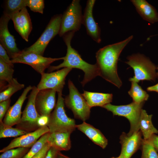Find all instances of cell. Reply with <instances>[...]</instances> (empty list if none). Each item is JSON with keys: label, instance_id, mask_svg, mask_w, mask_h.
Here are the masks:
<instances>
[{"label": "cell", "instance_id": "4", "mask_svg": "<svg viewBox=\"0 0 158 158\" xmlns=\"http://www.w3.org/2000/svg\"><path fill=\"white\" fill-rule=\"evenodd\" d=\"M126 63L134 70L135 75L130 78V81L137 83L145 80L155 81L157 77L156 67L150 60L140 54H134L129 56Z\"/></svg>", "mask_w": 158, "mask_h": 158}, {"label": "cell", "instance_id": "28", "mask_svg": "<svg viewBox=\"0 0 158 158\" xmlns=\"http://www.w3.org/2000/svg\"><path fill=\"white\" fill-rule=\"evenodd\" d=\"M27 133V132L23 130L7 126L3 122L0 123V138L20 136Z\"/></svg>", "mask_w": 158, "mask_h": 158}, {"label": "cell", "instance_id": "1", "mask_svg": "<svg viewBox=\"0 0 158 158\" xmlns=\"http://www.w3.org/2000/svg\"><path fill=\"white\" fill-rule=\"evenodd\" d=\"M132 35L120 42L100 49L96 54L99 75L119 88L122 83L117 72V64L120 55L132 39Z\"/></svg>", "mask_w": 158, "mask_h": 158}, {"label": "cell", "instance_id": "21", "mask_svg": "<svg viewBox=\"0 0 158 158\" xmlns=\"http://www.w3.org/2000/svg\"><path fill=\"white\" fill-rule=\"evenodd\" d=\"M71 133L62 132L50 133L47 142L51 147L59 151L68 150L71 147Z\"/></svg>", "mask_w": 158, "mask_h": 158}, {"label": "cell", "instance_id": "17", "mask_svg": "<svg viewBox=\"0 0 158 158\" xmlns=\"http://www.w3.org/2000/svg\"><path fill=\"white\" fill-rule=\"evenodd\" d=\"M32 88V86L31 85L25 88L16 103L9 107L3 120L4 124L12 127L19 123L21 117V108L23 104L27 98L28 94Z\"/></svg>", "mask_w": 158, "mask_h": 158}, {"label": "cell", "instance_id": "40", "mask_svg": "<svg viewBox=\"0 0 158 158\" xmlns=\"http://www.w3.org/2000/svg\"><path fill=\"white\" fill-rule=\"evenodd\" d=\"M57 158H70V157L61 153L60 151L58 152Z\"/></svg>", "mask_w": 158, "mask_h": 158}, {"label": "cell", "instance_id": "9", "mask_svg": "<svg viewBox=\"0 0 158 158\" xmlns=\"http://www.w3.org/2000/svg\"><path fill=\"white\" fill-rule=\"evenodd\" d=\"M62 17V15L60 14L54 16L52 18L37 41L30 47L24 50L43 56L49 42L57 34H59Z\"/></svg>", "mask_w": 158, "mask_h": 158}, {"label": "cell", "instance_id": "15", "mask_svg": "<svg viewBox=\"0 0 158 158\" xmlns=\"http://www.w3.org/2000/svg\"><path fill=\"white\" fill-rule=\"evenodd\" d=\"M11 19L4 14L0 19V44L6 50L11 59L21 51L18 48L15 39L9 31L8 24Z\"/></svg>", "mask_w": 158, "mask_h": 158}, {"label": "cell", "instance_id": "33", "mask_svg": "<svg viewBox=\"0 0 158 158\" xmlns=\"http://www.w3.org/2000/svg\"><path fill=\"white\" fill-rule=\"evenodd\" d=\"M11 102V99L0 102V123L3 119L9 108Z\"/></svg>", "mask_w": 158, "mask_h": 158}, {"label": "cell", "instance_id": "13", "mask_svg": "<svg viewBox=\"0 0 158 158\" xmlns=\"http://www.w3.org/2000/svg\"><path fill=\"white\" fill-rule=\"evenodd\" d=\"M140 130L130 135L125 132L120 137L121 151L119 157L120 158H130L139 149L141 148L143 139Z\"/></svg>", "mask_w": 158, "mask_h": 158}, {"label": "cell", "instance_id": "16", "mask_svg": "<svg viewBox=\"0 0 158 158\" xmlns=\"http://www.w3.org/2000/svg\"><path fill=\"white\" fill-rule=\"evenodd\" d=\"M95 2V0L87 1L83 17L82 23L85 26L87 34L97 43L101 41L100 29L95 21L93 15V9Z\"/></svg>", "mask_w": 158, "mask_h": 158}, {"label": "cell", "instance_id": "10", "mask_svg": "<svg viewBox=\"0 0 158 158\" xmlns=\"http://www.w3.org/2000/svg\"><path fill=\"white\" fill-rule=\"evenodd\" d=\"M64 57L59 58L46 57L24 50L21 51L11 59L13 64L16 63H24L31 66L41 75L45 73L51 63L60 60H64Z\"/></svg>", "mask_w": 158, "mask_h": 158}, {"label": "cell", "instance_id": "38", "mask_svg": "<svg viewBox=\"0 0 158 158\" xmlns=\"http://www.w3.org/2000/svg\"><path fill=\"white\" fill-rule=\"evenodd\" d=\"M59 151L54 148L50 147L47 151L44 158H57Z\"/></svg>", "mask_w": 158, "mask_h": 158}, {"label": "cell", "instance_id": "41", "mask_svg": "<svg viewBox=\"0 0 158 158\" xmlns=\"http://www.w3.org/2000/svg\"><path fill=\"white\" fill-rule=\"evenodd\" d=\"M157 69L158 72L157 73V77L158 78V67L157 68Z\"/></svg>", "mask_w": 158, "mask_h": 158}, {"label": "cell", "instance_id": "36", "mask_svg": "<svg viewBox=\"0 0 158 158\" xmlns=\"http://www.w3.org/2000/svg\"><path fill=\"white\" fill-rule=\"evenodd\" d=\"M146 140L153 146L158 153V135L156 134H153Z\"/></svg>", "mask_w": 158, "mask_h": 158}, {"label": "cell", "instance_id": "35", "mask_svg": "<svg viewBox=\"0 0 158 158\" xmlns=\"http://www.w3.org/2000/svg\"><path fill=\"white\" fill-rule=\"evenodd\" d=\"M50 147V145L47 142L40 151L32 158H44Z\"/></svg>", "mask_w": 158, "mask_h": 158}, {"label": "cell", "instance_id": "39", "mask_svg": "<svg viewBox=\"0 0 158 158\" xmlns=\"http://www.w3.org/2000/svg\"><path fill=\"white\" fill-rule=\"evenodd\" d=\"M147 90L148 91H155L158 93V83L155 85L148 87Z\"/></svg>", "mask_w": 158, "mask_h": 158}, {"label": "cell", "instance_id": "18", "mask_svg": "<svg viewBox=\"0 0 158 158\" xmlns=\"http://www.w3.org/2000/svg\"><path fill=\"white\" fill-rule=\"evenodd\" d=\"M15 30L26 42L28 41V37L32 29L30 18L26 7L20 11L15 13L11 19Z\"/></svg>", "mask_w": 158, "mask_h": 158}, {"label": "cell", "instance_id": "32", "mask_svg": "<svg viewBox=\"0 0 158 158\" xmlns=\"http://www.w3.org/2000/svg\"><path fill=\"white\" fill-rule=\"evenodd\" d=\"M27 6L31 11L43 14L44 8V1L43 0H26Z\"/></svg>", "mask_w": 158, "mask_h": 158}, {"label": "cell", "instance_id": "7", "mask_svg": "<svg viewBox=\"0 0 158 158\" xmlns=\"http://www.w3.org/2000/svg\"><path fill=\"white\" fill-rule=\"evenodd\" d=\"M39 90L35 86L28 97V101L22 113L19 123L16 125V128L26 131L28 133L35 131L39 128L37 121L41 116L37 112L35 107V99Z\"/></svg>", "mask_w": 158, "mask_h": 158}, {"label": "cell", "instance_id": "34", "mask_svg": "<svg viewBox=\"0 0 158 158\" xmlns=\"http://www.w3.org/2000/svg\"><path fill=\"white\" fill-rule=\"evenodd\" d=\"M0 59L4 62L8 64L12 68H13V63L12 62L10 57L8 54L5 49L0 44Z\"/></svg>", "mask_w": 158, "mask_h": 158}, {"label": "cell", "instance_id": "25", "mask_svg": "<svg viewBox=\"0 0 158 158\" xmlns=\"http://www.w3.org/2000/svg\"><path fill=\"white\" fill-rule=\"evenodd\" d=\"M26 0H8L6 1L4 14L11 19L13 15L26 7Z\"/></svg>", "mask_w": 158, "mask_h": 158}, {"label": "cell", "instance_id": "42", "mask_svg": "<svg viewBox=\"0 0 158 158\" xmlns=\"http://www.w3.org/2000/svg\"><path fill=\"white\" fill-rule=\"evenodd\" d=\"M111 158H120L118 156V157H113Z\"/></svg>", "mask_w": 158, "mask_h": 158}, {"label": "cell", "instance_id": "26", "mask_svg": "<svg viewBox=\"0 0 158 158\" xmlns=\"http://www.w3.org/2000/svg\"><path fill=\"white\" fill-rule=\"evenodd\" d=\"M14 70L13 68L4 62L0 59V80L1 81H6L8 84L15 82L16 78H13Z\"/></svg>", "mask_w": 158, "mask_h": 158}, {"label": "cell", "instance_id": "22", "mask_svg": "<svg viewBox=\"0 0 158 158\" xmlns=\"http://www.w3.org/2000/svg\"><path fill=\"white\" fill-rule=\"evenodd\" d=\"M88 105L91 107L104 106L112 101L111 94L92 92L84 90L82 94Z\"/></svg>", "mask_w": 158, "mask_h": 158}, {"label": "cell", "instance_id": "14", "mask_svg": "<svg viewBox=\"0 0 158 158\" xmlns=\"http://www.w3.org/2000/svg\"><path fill=\"white\" fill-rule=\"evenodd\" d=\"M56 92L51 89L39 91L36 98L35 105L36 110L40 115L49 116L56 104Z\"/></svg>", "mask_w": 158, "mask_h": 158}, {"label": "cell", "instance_id": "6", "mask_svg": "<svg viewBox=\"0 0 158 158\" xmlns=\"http://www.w3.org/2000/svg\"><path fill=\"white\" fill-rule=\"evenodd\" d=\"M144 102L137 103L134 102L125 105H114L110 103L102 107L111 112L113 115L123 116L126 118L130 124V129L127 133L129 135L139 130V121Z\"/></svg>", "mask_w": 158, "mask_h": 158}, {"label": "cell", "instance_id": "5", "mask_svg": "<svg viewBox=\"0 0 158 158\" xmlns=\"http://www.w3.org/2000/svg\"><path fill=\"white\" fill-rule=\"evenodd\" d=\"M68 86L69 93L64 99L65 104L72 111L75 118L85 122L90 117L91 108L70 80Z\"/></svg>", "mask_w": 158, "mask_h": 158}, {"label": "cell", "instance_id": "20", "mask_svg": "<svg viewBox=\"0 0 158 158\" xmlns=\"http://www.w3.org/2000/svg\"><path fill=\"white\" fill-rule=\"evenodd\" d=\"M138 13L144 20L151 23L158 22V13L155 8L145 0L131 1Z\"/></svg>", "mask_w": 158, "mask_h": 158}, {"label": "cell", "instance_id": "30", "mask_svg": "<svg viewBox=\"0 0 158 158\" xmlns=\"http://www.w3.org/2000/svg\"><path fill=\"white\" fill-rule=\"evenodd\" d=\"M30 148L19 147L10 149L2 153L0 158H22L29 151Z\"/></svg>", "mask_w": 158, "mask_h": 158}, {"label": "cell", "instance_id": "23", "mask_svg": "<svg viewBox=\"0 0 158 158\" xmlns=\"http://www.w3.org/2000/svg\"><path fill=\"white\" fill-rule=\"evenodd\" d=\"M152 115H148L146 111L142 109L139 121L140 129L143 137L147 140L153 134L158 133V130L153 124L152 119Z\"/></svg>", "mask_w": 158, "mask_h": 158}, {"label": "cell", "instance_id": "24", "mask_svg": "<svg viewBox=\"0 0 158 158\" xmlns=\"http://www.w3.org/2000/svg\"><path fill=\"white\" fill-rule=\"evenodd\" d=\"M131 83V87L128 94L132 98L133 102L137 103L145 102L147 100L149 95L137 83L133 81Z\"/></svg>", "mask_w": 158, "mask_h": 158}, {"label": "cell", "instance_id": "37", "mask_svg": "<svg viewBox=\"0 0 158 158\" xmlns=\"http://www.w3.org/2000/svg\"><path fill=\"white\" fill-rule=\"evenodd\" d=\"M49 119V116H41L37 121L38 125L39 128L47 126Z\"/></svg>", "mask_w": 158, "mask_h": 158}, {"label": "cell", "instance_id": "2", "mask_svg": "<svg viewBox=\"0 0 158 158\" xmlns=\"http://www.w3.org/2000/svg\"><path fill=\"white\" fill-rule=\"evenodd\" d=\"M75 32H70L63 36L64 41L67 46V52L63 62L56 66H50L48 68L49 72H51L62 68H76L84 73L83 80L81 83L84 86L87 83L99 75V69L97 64H91L84 61L77 51L71 46V41Z\"/></svg>", "mask_w": 158, "mask_h": 158}, {"label": "cell", "instance_id": "11", "mask_svg": "<svg viewBox=\"0 0 158 158\" xmlns=\"http://www.w3.org/2000/svg\"><path fill=\"white\" fill-rule=\"evenodd\" d=\"M72 69L70 68H64L56 72L42 73L37 87V89L39 90L51 89L57 93L62 92L66 78Z\"/></svg>", "mask_w": 158, "mask_h": 158}, {"label": "cell", "instance_id": "12", "mask_svg": "<svg viewBox=\"0 0 158 158\" xmlns=\"http://www.w3.org/2000/svg\"><path fill=\"white\" fill-rule=\"evenodd\" d=\"M49 131L47 126L40 127L35 131L14 138L8 145L1 150L0 152L3 153L16 147L31 148L42 135Z\"/></svg>", "mask_w": 158, "mask_h": 158}, {"label": "cell", "instance_id": "8", "mask_svg": "<svg viewBox=\"0 0 158 158\" xmlns=\"http://www.w3.org/2000/svg\"><path fill=\"white\" fill-rule=\"evenodd\" d=\"M83 17L80 0H73L62 15L59 36L78 31L82 23Z\"/></svg>", "mask_w": 158, "mask_h": 158}, {"label": "cell", "instance_id": "31", "mask_svg": "<svg viewBox=\"0 0 158 158\" xmlns=\"http://www.w3.org/2000/svg\"><path fill=\"white\" fill-rule=\"evenodd\" d=\"M140 148L142 151L141 158H158V152L153 146L143 139Z\"/></svg>", "mask_w": 158, "mask_h": 158}, {"label": "cell", "instance_id": "3", "mask_svg": "<svg viewBox=\"0 0 158 158\" xmlns=\"http://www.w3.org/2000/svg\"><path fill=\"white\" fill-rule=\"evenodd\" d=\"M58 99L53 111L49 116L47 126L49 132H68L72 133L76 128L74 119L68 117L64 109V99L62 92L58 93Z\"/></svg>", "mask_w": 158, "mask_h": 158}, {"label": "cell", "instance_id": "27", "mask_svg": "<svg viewBox=\"0 0 158 158\" xmlns=\"http://www.w3.org/2000/svg\"><path fill=\"white\" fill-rule=\"evenodd\" d=\"M24 84L18 83L17 79L11 84H8L6 89L0 93V102L10 99L11 97L17 92L23 88Z\"/></svg>", "mask_w": 158, "mask_h": 158}, {"label": "cell", "instance_id": "19", "mask_svg": "<svg viewBox=\"0 0 158 158\" xmlns=\"http://www.w3.org/2000/svg\"><path fill=\"white\" fill-rule=\"evenodd\" d=\"M76 128L85 134L95 144L102 149H104L108 144V140L98 129L85 122L76 125Z\"/></svg>", "mask_w": 158, "mask_h": 158}, {"label": "cell", "instance_id": "29", "mask_svg": "<svg viewBox=\"0 0 158 158\" xmlns=\"http://www.w3.org/2000/svg\"><path fill=\"white\" fill-rule=\"evenodd\" d=\"M50 133L42 135L22 158H32L42 148L47 142Z\"/></svg>", "mask_w": 158, "mask_h": 158}]
</instances>
